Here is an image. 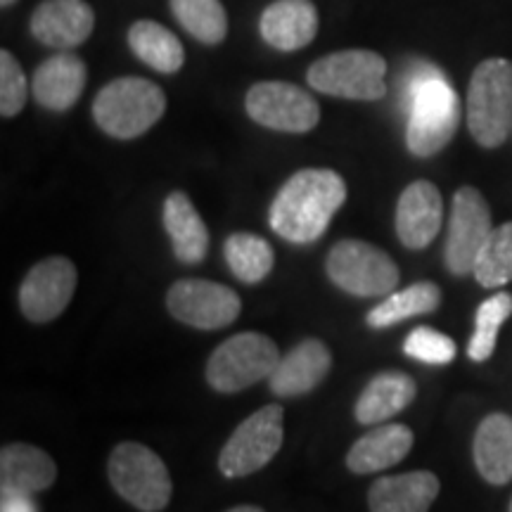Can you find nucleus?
Listing matches in <instances>:
<instances>
[{"label": "nucleus", "mask_w": 512, "mask_h": 512, "mask_svg": "<svg viewBox=\"0 0 512 512\" xmlns=\"http://www.w3.org/2000/svg\"><path fill=\"white\" fill-rule=\"evenodd\" d=\"M347 200V183L332 169L297 171L271 204V228L297 245L318 240Z\"/></svg>", "instance_id": "1"}, {"label": "nucleus", "mask_w": 512, "mask_h": 512, "mask_svg": "<svg viewBox=\"0 0 512 512\" xmlns=\"http://www.w3.org/2000/svg\"><path fill=\"white\" fill-rule=\"evenodd\" d=\"M406 145L415 157H434L451 143L460 124V100L444 72L415 64L406 81Z\"/></svg>", "instance_id": "2"}, {"label": "nucleus", "mask_w": 512, "mask_h": 512, "mask_svg": "<svg viewBox=\"0 0 512 512\" xmlns=\"http://www.w3.org/2000/svg\"><path fill=\"white\" fill-rule=\"evenodd\" d=\"M166 112V95L157 83L124 76L107 83L95 95L93 117L107 136L133 140L150 131Z\"/></svg>", "instance_id": "3"}, {"label": "nucleus", "mask_w": 512, "mask_h": 512, "mask_svg": "<svg viewBox=\"0 0 512 512\" xmlns=\"http://www.w3.org/2000/svg\"><path fill=\"white\" fill-rule=\"evenodd\" d=\"M467 128L482 147H501L512 136V62L491 57L477 64L467 88Z\"/></svg>", "instance_id": "4"}, {"label": "nucleus", "mask_w": 512, "mask_h": 512, "mask_svg": "<svg viewBox=\"0 0 512 512\" xmlns=\"http://www.w3.org/2000/svg\"><path fill=\"white\" fill-rule=\"evenodd\" d=\"M107 475L114 491L143 512H159L171 501V475L164 460L138 441H124L112 451Z\"/></svg>", "instance_id": "5"}, {"label": "nucleus", "mask_w": 512, "mask_h": 512, "mask_svg": "<svg viewBox=\"0 0 512 512\" xmlns=\"http://www.w3.org/2000/svg\"><path fill=\"white\" fill-rule=\"evenodd\" d=\"M306 79L318 93L375 102L387 95V62L373 50H342L313 62Z\"/></svg>", "instance_id": "6"}, {"label": "nucleus", "mask_w": 512, "mask_h": 512, "mask_svg": "<svg viewBox=\"0 0 512 512\" xmlns=\"http://www.w3.org/2000/svg\"><path fill=\"white\" fill-rule=\"evenodd\" d=\"M280 354L271 337L259 332H240L226 339L207 363V382L216 392L235 394L252 384L268 380L278 366Z\"/></svg>", "instance_id": "7"}, {"label": "nucleus", "mask_w": 512, "mask_h": 512, "mask_svg": "<svg viewBox=\"0 0 512 512\" xmlns=\"http://www.w3.org/2000/svg\"><path fill=\"white\" fill-rule=\"evenodd\" d=\"M328 278L356 297H382L396 290L401 273L387 252L363 240H342L330 249Z\"/></svg>", "instance_id": "8"}, {"label": "nucleus", "mask_w": 512, "mask_h": 512, "mask_svg": "<svg viewBox=\"0 0 512 512\" xmlns=\"http://www.w3.org/2000/svg\"><path fill=\"white\" fill-rule=\"evenodd\" d=\"M285 411L278 403L264 406L261 411L242 422V425L230 434L219 456V470L223 477L240 479L254 475L261 467H266L280 451L285 437L283 427Z\"/></svg>", "instance_id": "9"}, {"label": "nucleus", "mask_w": 512, "mask_h": 512, "mask_svg": "<svg viewBox=\"0 0 512 512\" xmlns=\"http://www.w3.org/2000/svg\"><path fill=\"white\" fill-rule=\"evenodd\" d=\"M494 233L491 209L477 188H460L451 204V221L444 247V259L453 275H467L475 271L477 256Z\"/></svg>", "instance_id": "10"}, {"label": "nucleus", "mask_w": 512, "mask_h": 512, "mask_svg": "<svg viewBox=\"0 0 512 512\" xmlns=\"http://www.w3.org/2000/svg\"><path fill=\"white\" fill-rule=\"evenodd\" d=\"M245 107L256 124L283 133H309L320 121V107L313 95L285 81L256 83L249 88Z\"/></svg>", "instance_id": "11"}, {"label": "nucleus", "mask_w": 512, "mask_h": 512, "mask_svg": "<svg viewBox=\"0 0 512 512\" xmlns=\"http://www.w3.org/2000/svg\"><path fill=\"white\" fill-rule=\"evenodd\" d=\"M166 309L190 328L221 330L235 323L242 302L238 292L211 280H178L166 292Z\"/></svg>", "instance_id": "12"}, {"label": "nucleus", "mask_w": 512, "mask_h": 512, "mask_svg": "<svg viewBox=\"0 0 512 512\" xmlns=\"http://www.w3.org/2000/svg\"><path fill=\"white\" fill-rule=\"evenodd\" d=\"M76 280H79V273L67 256H50L36 264L19 290V306H22L24 318L38 325L55 320L72 302Z\"/></svg>", "instance_id": "13"}, {"label": "nucleus", "mask_w": 512, "mask_h": 512, "mask_svg": "<svg viewBox=\"0 0 512 512\" xmlns=\"http://www.w3.org/2000/svg\"><path fill=\"white\" fill-rule=\"evenodd\" d=\"M444 223V200L430 181H415L401 192L396 204V235L408 249L432 245Z\"/></svg>", "instance_id": "14"}, {"label": "nucleus", "mask_w": 512, "mask_h": 512, "mask_svg": "<svg viewBox=\"0 0 512 512\" xmlns=\"http://www.w3.org/2000/svg\"><path fill=\"white\" fill-rule=\"evenodd\" d=\"M95 12L86 0H43L31 15V34L43 46L69 50L88 41Z\"/></svg>", "instance_id": "15"}, {"label": "nucleus", "mask_w": 512, "mask_h": 512, "mask_svg": "<svg viewBox=\"0 0 512 512\" xmlns=\"http://www.w3.org/2000/svg\"><path fill=\"white\" fill-rule=\"evenodd\" d=\"M332 368V354L320 339H304L268 377L271 392L278 396H302L316 389Z\"/></svg>", "instance_id": "16"}, {"label": "nucleus", "mask_w": 512, "mask_h": 512, "mask_svg": "<svg viewBox=\"0 0 512 512\" xmlns=\"http://www.w3.org/2000/svg\"><path fill=\"white\" fill-rule=\"evenodd\" d=\"M88 69L79 55L60 53L48 57L41 67L36 69L34 81H31V93L36 102L46 110L67 112L76 105L86 88Z\"/></svg>", "instance_id": "17"}, {"label": "nucleus", "mask_w": 512, "mask_h": 512, "mask_svg": "<svg viewBox=\"0 0 512 512\" xmlns=\"http://www.w3.org/2000/svg\"><path fill=\"white\" fill-rule=\"evenodd\" d=\"M259 29L268 46L292 53L316 38L318 10L311 0H275L261 15Z\"/></svg>", "instance_id": "18"}, {"label": "nucleus", "mask_w": 512, "mask_h": 512, "mask_svg": "<svg viewBox=\"0 0 512 512\" xmlns=\"http://www.w3.org/2000/svg\"><path fill=\"white\" fill-rule=\"evenodd\" d=\"M439 489V477L425 470L382 477L370 486L368 508L370 512H430Z\"/></svg>", "instance_id": "19"}, {"label": "nucleus", "mask_w": 512, "mask_h": 512, "mask_svg": "<svg viewBox=\"0 0 512 512\" xmlns=\"http://www.w3.org/2000/svg\"><path fill=\"white\" fill-rule=\"evenodd\" d=\"M413 448L411 427L399 425H380L370 430L366 437H361L351 446L347 456V467L356 475H373L387 467L399 465Z\"/></svg>", "instance_id": "20"}, {"label": "nucleus", "mask_w": 512, "mask_h": 512, "mask_svg": "<svg viewBox=\"0 0 512 512\" xmlns=\"http://www.w3.org/2000/svg\"><path fill=\"white\" fill-rule=\"evenodd\" d=\"M55 460L31 444H8L0 451V484L5 491L38 494L55 484Z\"/></svg>", "instance_id": "21"}, {"label": "nucleus", "mask_w": 512, "mask_h": 512, "mask_svg": "<svg viewBox=\"0 0 512 512\" xmlns=\"http://www.w3.org/2000/svg\"><path fill=\"white\" fill-rule=\"evenodd\" d=\"M472 456L482 479L503 486L512 479V418L494 413L479 422Z\"/></svg>", "instance_id": "22"}, {"label": "nucleus", "mask_w": 512, "mask_h": 512, "mask_svg": "<svg viewBox=\"0 0 512 512\" xmlns=\"http://www.w3.org/2000/svg\"><path fill=\"white\" fill-rule=\"evenodd\" d=\"M164 228L169 233L178 261H183V264L204 261L209 249V230L185 192L176 190L166 197Z\"/></svg>", "instance_id": "23"}, {"label": "nucleus", "mask_w": 512, "mask_h": 512, "mask_svg": "<svg viewBox=\"0 0 512 512\" xmlns=\"http://www.w3.org/2000/svg\"><path fill=\"white\" fill-rule=\"evenodd\" d=\"M415 382L413 377L399 370H389V373L375 375L366 384L361 396L356 401V420L361 425H377L394 415H399L403 408H408L415 399Z\"/></svg>", "instance_id": "24"}, {"label": "nucleus", "mask_w": 512, "mask_h": 512, "mask_svg": "<svg viewBox=\"0 0 512 512\" xmlns=\"http://www.w3.org/2000/svg\"><path fill=\"white\" fill-rule=\"evenodd\" d=\"M128 46L140 62L162 74H176L185 62L181 38L150 19H140L128 29Z\"/></svg>", "instance_id": "25"}, {"label": "nucleus", "mask_w": 512, "mask_h": 512, "mask_svg": "<svg viewBox=\"0 0 512 512\" xmlns=\"http://www.w3.org/2000/svg\"><path fill=\"white\" fill-rule=\"evenodd\" d=\"M441 304V290L434 283H415L406 290L389 294L382 304H377L373 311L368 313V325L375 330L392 328V325L401 323V320L425 316V313L437 311Z\"/></svg>", "instance_id": "26"}, {"label": "nucleus", "mask_w": 512, "mask_h": 512, "mask_svg": "<svg viewBox=\"0 0 512 512\" xmlns=\"http://www.w3.org/2000/svg\"><path fill=\"white\" fill-rule=\"evenodd\" d=\"M223 254L235 278L242 283H261L275 264L273 247L264 238L252 233H233L223 245Z\"/></svg>", "instance_id": "27"}, {"label": "nucleus", "mask_w": 512, "mask_h": 512, "mask_svg": "<svg viewBox=\"0 0 512 512\" xmlns=\"http://www.w3.org/2000/svg\"><path fill=\"white\" fill-rule=\"evenodd\" d=\"M181 27L207 46H219L228 34V15L221 0H171Z\"/></svg>", "instance_id": "28"}, {"label": "nucleus", "mask_w": 512, "mask_h": 512, "mask_svg": "<svg viewBox=\"0 0 512 512\" xmlns=\"http://www.w3.org/2000/svg\"><path fill=\"white\" fill-rule=\"evenodd\" d=\"M472 275L482 287H503L512 283V221L494 228L477 256Z\"/></svg>", "instance_id": "29"}, {"label": "nucleus", "mask_w": 512, "mask_h": 512, "mask_svg": "<svg viewBox=\"0 0 512 512\" xmlns=\"http://www.w3.org/2000/svg\"><path fill=\"white\" fill-rule=\"evenodd\" d=\"M512 313V294L498 292L494 297H489L486 302L479 304L477 318H475V335H472L470 344H467V356L472 361L482 363L486 358H491L496 349L498 330Z\"/></svg>", "instance_id": "30"}, {"label": "nucleus", "mask_w": 512, "mask_h": 512, "mask_svg": "<svg viewBox=\"0 0 512 512\" xmlns=\"http://www.w3.org/2000/svg\"><path fill=\"white\" fill-rule=\"evenodd\" d=\"M403 351L406 356L415 358L420 363H430V366H446L456 358V342L451 337L444 335V332L434 328H415L411 335L406 337V344H403Z\"/></svg>", "instance_id": "31"}, {"label": "nucleus", "mask_w": 512, "mask_h": 512, "mask_svg": "<svg viewBox=\"0 0 512 512\" xmlns=\"http://www.w3.org/2000/svg\"><path fill=\"white\" fill-rule=\"evenodd\" d=\"M29 98V83L17 57L3 50L0 53V114L5 119L17 117Z\"/></svg>", "instance_id": "32"}, {"label": "nucleus", "mask_w": 512, "mask_h": 512, "mask_svg": "<svg viewBox=\"0 0 512 512\" xmlns=\"http://www.w3.org/2000/svg\"><path fill=\"white\" fill-rule=\"evenodd\" d=\"M31 494H19V491L3 489V512H36L34 503L29 501Z\"/></svg>", "instance_id": "33"}, {"label": "nucleus", "mask_w": 512, "mask_h": 512, "mask_svg": "<svg viewBox=\"0 0 512 512\" xmlns=\"http://www.w3.org/2000/svg\"><path fill=\"white\" fill-rule=\"evenodd\" d=\"M226 512H266V510L256 508V505H238V508H230Z\"/></svg>", "instance_id": "34"}, {"label": "nucleus", "mask_w": 512, "mask_h": 512, "mask_svg": "<svg viewBox=\"0 0 512 512\" xmlns=\"http://www.w3.org/2000/svg\"><path fill=\"white\" fill-rule=\"evenodd\" d=\"M17 0H0V5H3V8H10V5H15Z\"/></svg>", "instance_id": "35"}, {"label": "nucleus", "mask_w": 512, "mask_h": 512, "mask_svg": "<svg viewBox=\"0 0 512 512\" xmlns=\"http://www.w3.org/2000/svg\"><path fill=\"white\" fill-rule=\"evenodd\" d=\"M508 512H512V501H510V508H508Z\"/></svg>", "instance_id": "36"}]
</instances>
